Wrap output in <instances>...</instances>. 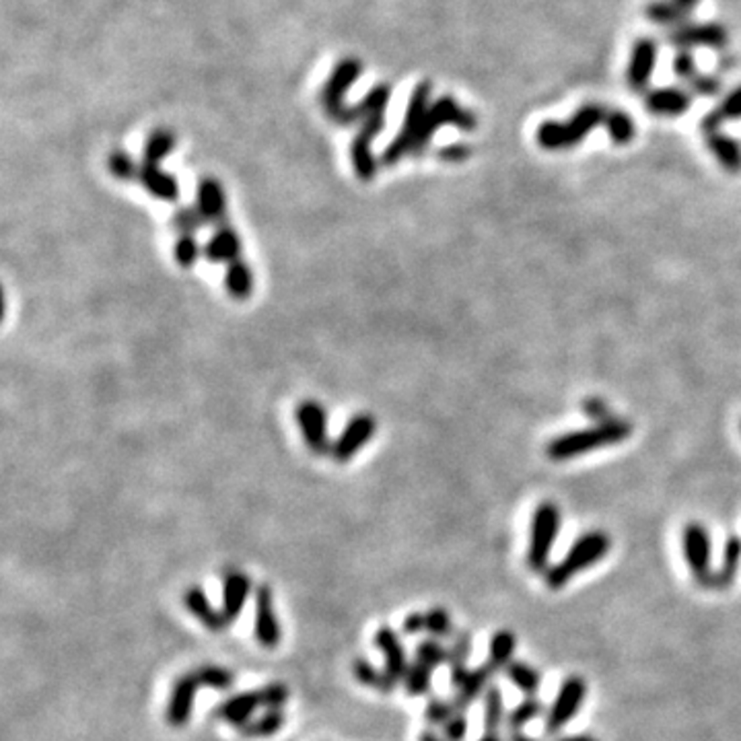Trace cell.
Segmentation results:
<instances>
[{"label": "cell", "instance_id": "obj_1", "mask_svg": "<svg viewBox=\"0 0 741 741\" xmlns=\"http://www.w3.org/2000/svg\"><path fill=\"white\" fill-rule=\"evenodd\" d=\"M632 434V424L622 418H611L606 423H595L590 429L565 433L546 445V455L552 462H567L579 455L591 454L603 447L618 445Z\"/></svg>", "mask_w": 741, "mask_h": 741}, {"label": "cell", "instance_id": "obj_2", "mask_svg": "<svg viewBox=\"0 0 741 741\" xmlns=\"http://www.w3.org/2000/svg\"><path fill=\"white\" fill-rule=\"evenodd\" d=\"M611 550V537L601 529L587 531V534L579 536L573 546L569 548V552L565 554V558L556 565H550V569L544 573V581L550 590L558 591L562 587H567L573 579L583 573V570L591 569L598 565V562Z\"/></svg>", "mask_w": 741, "mask_h": 741}, {"label": "cell", "instance_id": "obj_3", "mask_svg": "<svg viewBox=\"0 0 741 741\" xmlns=\"http://www.w3.org/2000/svg\"><path fill=\"white\" fill-rule=\"evenodd\" d=\"M606 116L608 110L600 103H587V106L579 108L567 122L548 120V122L539 124L536 130V142L544 151H570L577 144H581L593 128L606 122Z\"/></svg>", "mask_w": 741, "mask_h": 741}, {"label": "cell", "instance_id": "obj_4", "mask_svg": "<svg viewBox=\"0 0 741 741\" xmlns=\"http://www.w3.org/2000/svg\"><path fill=\"white\" fill-rule=\"evenodd\" d=\"M431 95H433V85L429 83V80L418 83L414 87V91L410 93L404 122H402V128H400L396 139H393L388 147L383 149L381 157H380L381 165L393 167V165H398L402 159L412 155L416 134H418V130H421L423 120L426 116V111H429V108H431Z\"/></svg>", "mask_w": 741, "mask_h": 741}, {"label": "cell", "instance_id": "obj_5", "mask_svg": "<svg viewBox=\"0 0 741 741\" xmlns=\"http://www.w3.org/2000/svg\"><path fill=\"white\" fill-rule=\"evenodd\" d=\"M560 523L562 515L558 506L550 501L537 505L534 517H531L529 546L526 554L527 567L529 570H534V573L544 575L546 570L550 569V554L556 544V537H558Z\"/></svg>", "mask_w": 741, "mask_h": 741}, {"label": "cell", "instance_id": "obj_6", "mask_svg": "<svg viewBox=\"0 0 741 741\" xmlns=\"http://www.w3.org/2000/svg\"><path fill=\"white\" fill-rule=\"evenodd\" d=\"M443 126H455V128H462V130H465V132H470L478 126V120L470 110L459 106V103L451 98V95H443V98L434 99L423 120L421 130H418V134H416L414 149H412L414 157L424 152V149L431 144L434 132H437Z\"/></svg>", "mask_w": 741, "mask_h": 741}, {"label": "cell", "instance_id": "obj_7", "mask_svg": "<svg viewBox=\"0 0 741 741\" xmlns=\"http://www.w3.org/2000/svg\"><path fill=\"white\" fill-rule=\"evenodd\" d=\"M682 552L684 558H686V565L690 569L694 581L704 587V590H711L713 581V539L708 529L698 521L686 523V527L682 531Z\"/></svg>", "mask_w": 741, "mask_h": 741}, {"label": "cell", "instance_id": "obj_8", "mask_svg": "<svg viewBox=\"0 0 741 741\" xmlns=\"http://www.w3.org/2000/svg\"><path fill=\"white\" fill-rule=\"evenodd\" d=\"M585 698H587V682L581 675H569V678L560 684L550 708L546 711L544 721L546 736H558V733L575 719L579 711H581Z\"/></svg>", "mask_w": 741, "mask_h": 741}, {"label": "cell", "instance_id": "obj_9", "mask_svg": "<svg viewBox=\"0 0 741 741\" xmlns=\"http://www.w3.org/2000/svg\"><path fill=\"white\" fill-rule=\"evenodd\" d=\"M295 421L299 424L301 437L309 451L316 455H326L332 451V443L328 437V412L316 400H303L295 408Z\"/></svg>", "mask_w": 741, "mask_h": 741}, {"label": "cell", "instance_id": "obj_10", "mask_svg": "<svg viewBox=\"0 0 741 741\" xmlns=\"http://www.w3.org/2000/svg\"><path fill=\"white\" fill-rule=\"evenodd\" d=\"M667 42L675 50H694V47H711V50H723L729 44L727 29L719 23H686L675 27L667 34Z\"/></svg>", "mask_w": 741, "mask_h": 741}, {"label": "cell", "instance_id": "obj_11", "mask_svg": "<svg viewBox=\"0 0 741 741\" xmlns=\"http://www.w3.org/2000/svg\"><path fill=\"white\" fill-rule=\"evenodd\" d=\"M375 431H377V423L370 414L362 412V414L352 416L350 421L346 423L342 433L338 434V439L332 443V451H329V455H332L334 462H338V464L350 462V459L357 455L370 439H373Z\"/></svg>", "mask_w": 741, "mask_h": 741}, {"label": "cell", "instance_id": "obj_12", "mask_svg": "<svg viewBox=\"0 0 741 741\" xmlns=\"http://www.w3.org/2000/svg\"><path fill=\"white\" fill-rule=\"evenodd\" d=\"M256 620H254V634L256 641L262 644L264 649H277L280 641H283V628H280L278 616L274 611V600L270 585H260L256 590Z\"/></svg>", "mask_w": 741, "mask_h": 741}, {"label": "cell", "instance_id": "obj_13", "mask_svg": "<svg viewBox=\"0 0 741 741\" xmlns=\"http://www.w3.org/2000/svg\"><path fill=\"white\" fill-rule=\"evenodd\" d=\"M657 54L659 47L655 44V39L651 37H641L639 42L632 46L631 60H628L626 68V83L634 93H642L649 89L651 77H653L655 72Z\"/></svg>", "mask_w": 741, "mask_h": 741}, {"label": "cell", "instance_id": "obj_14", "mask_svg": "<svg viewBox=\"0 0 741 741\" xmlns=\"http://www.w3.org/2000/svg\"><path fill=\"white\" fill-rule=\"evenodd\" d=\"M200 688V684L196 680L194 672L183 673L175 680L172 694H169L165 719L172 727L180 729L188 725L192 719V713H194V703H196V692Z\"/></svg>", "mask_w": 741, "mask_h": 741}, {"label": "cell", "instance_id": "obj_15", "mask_svg": "<svg viewBox=\"0 0 741 741\" xmlns=\"http://www.w3.org/2000/svg\"><path fill=\"white\" fill-rule=\"evenodd\" d=\"M373 642H375V649L381 651L385 657L383 670L388 672L390 678L396 684L404 682L410 663H408V655H406L404 644H402L400 634L393 631L391 626H380L373 636Z\"/></svg>", "mask_w": 741, "mask_h": 741}, {"label": "cell", "instance_id": "obj_16", "mask_svg": "<svg viewBox=\"0 0 741 741\" xmlns=\"http://www.w3.org/2000/svg\"><path fill=\"white\" fill-rule=\"evenodd\" d=\"M694 95L682 87H662L644 95V108L657 118H680L692 108Z\"/></svg>", "mask_w": 741, "mask_h": 741}, {"label": "cell", "instance_id": "obj_17", "mask_svg": "<svg viewBox=\"0 0 741 741\" xmlns=\"http://www.w3.org/2000/svg\"><path fill=\"white\" fill-rule=\"evenodd\" d=\"M241 237L237 229L227 221H223L219 224H214V231L211 239L206 241L204 245V256L211 264H231L239 260L241 256Z\"/></svg>", "mask_w": 741, "mask_h": 741}, {"label": "cell", "instance_id": "obj_18", "mask_svg": "<svg viewBox=\"0 0 741 741\" xmlns=\"http://www.w3.org/2000/svg\"><path fill=\"white\" fill-rule=\"evenodd\" d=\"M196 211L204 223L219 224L227 221V194L219 180L214 177H203L196 188Z\"/></svg>", "mask_w": 741, "mask_h": 741}, {"label": "cell", "instance_id": "obj_19", "mask_svg": "<svg viewBox=\"0 0 741 741\" xmlns=\"http://www.w3.org/2000/svg\"><path fill=\"white\" fill-rule=\"evenodd\" d=\"M260 706H262L260 690H245V692H237V694H231L229 698H224L223 703L214 706L213 715L219 721L229 723L237 729L249 719H254V713Z\"/></svg>", "mask_w": 741, "mask_h": 741}, {"label": "cell", "instance_id": "obj_20", "mask_svg": "<svg viewBox=\"0 0 741 741\" xmlns=\"http://www.w3.org/2000/svg\"><path fill=\"white\" fill-rule=\"evenodd\" d=\"M136 182H139L152 198L161 200V203L173 204L177 203V198H180V183H177L175 175L167 173L165 169H161V165L144 163L142 161Z\"/></svg>", "mask_w": 741, "mask_h": 741}, {"label": "cell", "instance_id": "obj_21", "mask_svg": "<svg viewBox=\"0 0 741 741\" xmlns=\"http://www.w3.org/2000/svg\"><path fill=\"white\" fill-rule=\"evenodd\" d=\"M252 593V579L241 570H229L223 579V614L227 622L233 624L241 616L245 608V601Z\"/></svg>", "mask_w": 741, "mask_h": 741}, {"label": "cell", "instance_id": "obj_22", "mask_svg": "<svg viewBox=\"0 0 741 741\" xmlns=\"http://www.w3.org/2000/svg\"><path fill=\"white\" fill-rule=\"evenodd\" d=\"M183 603L192 616H194L200 624H204L211 632H223L229 626L227 618H224L223 610H214V606L208 600L203 587L192 585L183 593Z\"/></svg>", "mask_w": 741, "mask_h": 741}, {"label": "cell", "instance_id": "obj_23", "mask_svg": "<svg viewBox=\"0 0 741 741\" xmlns=\"http://www.w3.org/2000/svg\"><path fill=\"white\" fill-rule=\"evenodd\" d=\"M495 673L496 672L488 663H482L478 667H474V670H470L468 678H465V682L462 684V686L455 690L454 703H455L459 713H465L474 703H476L480 696L486 694V690L493 686L490 682H493Z\"/></svg>", "mask_w": 741, "mask_h": 741}, {"label": "cell", "instance_id": "obj_24", "mask_svg": "<svg viewBox=\"0 0 741 741\" xmlns=\"http://www.w3.org/2000/svg\"><path fill=\"white\" fill-rule=\"evenodd\" d=\"M741 567V537L739 536H729L725 539L723 546V558L721 567L713 573L711 590H729V587L736 583L737 573Z\"/></svg>", "mask_w": 741, "mask_h": 741}, {"label": "cell", "instance_id": "obj_25", "mask_svg": "<svg viewBox=\"0 0 741 741\" xmlns=\"http://www.w3.org/2000/svg\"><path fill=\"white\" fill-rule=\"evenodd\" d=\"M472 653V634L468 631H462L457 632L454 639H451L449 644V675H451V686L455 690L462 686L468 678L470 673V667H468V659Z\"/></svg>", "mask_w": 741, "mask_h": 741}, {"label": "cell", "instance_id": "obj_26", "mask_svg": "<svg viewBox=\"0 0 741 741\" xmlns=\"http://www.w3.org/2000/svg\"><path fill=\"white\" fill-rule=\"evenodd\" d=\"M706 136V149L711 151V155L719 161V165L729 173H739L741 172V144L731 139V136L723 134L721 130L708 132Z\"/></svg>", "mask_w": 741, "mask_h": 741}, {"label": "cell", "instance_id": "obj_27", "mask_svg": "<svg viewBox=\"0 0 741 741\" xmlns=\"http://www.w3.org/2000/svg\"><path fill=\"white\" fill-rule=\"evenodd\" d=\"M736 120H741V87L733 89L729 95H725V99L719 103V106L708 111V114L703 118L700 128H703L704 134L716 132V130H721L723 124L736 122Z\"/></svg>", "mask_w": 741, "mask_h": 741}, {"label": "cell", "instance_id": "obj_28", "mask_svg": "<svg viewBox=\"0 0 741 741\" xmlns=\"http://www.w3.org/2000/svg\"><path fill=\"white\" fill-rule=\"evenodd\" d=\"M224 288L237 301H245L254 293V270L244 257L227 264L224 270Z\"/></svg>", "mask_w": 741, "mask_h": 741}, {"label": "cell", "instance_id": "obj_29", "mask_svg": "<svg viewBox=\"0 0 741 741\" xmlns=\"http://www.w3.org/2000/svg\"><path fill=\"white\" fill-rule=\"evenodd\" d=\"M352 675L357 678V682L362 684V686L373 688L377 692H381V694H391L398 686V684L390 678L388 672L380 670V667H375L369 659L362 657H357L352 662Z\"/></svg>", "mask_w": 741, "mask_h": 741}, {"label": "cell", "instance_id": "obj_30", "mask_svg": "<svg viewBox=\"0 0 741 741\" xmlns=\"http://www.w3.org/2000/svg\"><path fill=\"white\" fill-rule=\"evenodd\" d=\"M644 15L651 23L662 27H682L686 26L690 19V13L684 11L682 6H678L673 0H651V3L644 6Z\"/></svg>", "mask_w": 741, "mask_h": 741}, {"label": "cell", "instance_id": "obj_31", "mask_svg": "<svg viewBox=\"0 0 741 741\" xmlns=\"http://www.w3.org/2000/svg\"><path fill=\"white\" fill-rule=\"evenodd\" d=\"M287 715L283 708L278 711H264V715L256 716V719H249L247 723L237 727V733L241 737L247 739H260V737H270L274 733H278L285 727Z\"/></svg>", "mask_w": 741, "mask_h": 741}, {"label": "cell", "instance_id": "obj_32", "mask_svg": "<svg viewBox=\"0 0 741 741\" xmlns=\"http://www.w3.org/2000/svg\"><path fill=\"white\" fill-rule=\"evenodd\" d=\"M515 649H517V636L511 631H506V628H501V631H496L490 636L486 663L493 667L495 672L505 670V667L513 662Z\"/></svg>", "mask_w": 741, "mask_h": 741}, {"label": "cell", "instance_id": "obj_33", "mask_svg": "<svg viewBox=\"0 0 741 741\" xmlns=\"http://www.w3.org/2000/svg\"><path fill=\"white\" fill-rule=\"evenodd\" d=\"M505 675L515 688H519L526 696H536V692L542 688V673L534 665L526 662H513L505 667Z\"/></svg>", "mask_w": 741, "mask_h": 741}, {"label": "cell", "instance_id": "obj_34", "mask_svg": "<svg viewBox=\"0 0 741 741\" xmlns=\"http://www.w3.org/2000/svg\"><path fill=\"white\" fill-rule=\"evenodd\" d=\"M544 715V704L537 696H526L519 704H515L509 713H506V729L509 731H523L529 723Z\"/></svg>", "mask_w": 741, "mask_h": 741}, {"label": "cell", "instance_id": "obj_35", "mask_svg": "<svg viewBox=\"0 0 741 741\" xmlns=\"http://www.w3.org/2000/svg\"><path fill=\"white\" fill-rule=\"evenodd\" d=\"M503 725H506L503 690L493 684L485 694V729L486 733H498Z\"/></svg>", "mask_w": 741, "mask_h": 741}, {"label": "cell", "instance_id": "obj_36", "mask_svg": "<svg viewBox=\"0 0 741 741\" xmlns=\"http://www.w3.org/2000/svg\"><path fill=\"white\" fill-rule=\"evenodd\" d=\"M603 126H606L610 141L614 144H628V142H632L636 136L634 120L631 118V114H626V111H622V110L608 111Z\"/></svg>", "mask_w": 741, "mask_h": 741}, {"label": "cell", "instance_id": "obj_37", "mask_svg": "<svg viewBox=\"0 0 741 741\" xmlns=\"http://www.w3.org/2000/svg\"><path fill=\"white\" fill-rule=\"evenodd\" d=\"M173 149H175V136H173V132H169V130H155V132H152V134L149 136L147 142H144L142 161H144V163L159 165L161 161L172 155Z\"/></svg>", "mask_w": 741, "mask_h": 741}, {"label": "cell", "instance_id": "obj_38", "mask_svg": "<svg viewBox=\"0 0 741 741\" xmlns=\"http://www.w3.org/2000/svg\"><path fill=\"white\" fill-rule=\"evenodd\" d=\"M433 672L429 665H424L421 662H414L410 663L408 667V673L404 678V688H406V694L412 696V698H421L426 696L431 692L433 686Z\"/></svg>", "mask_w": 741, "mask_h": 741}, {"label": "cell", "instance_id": "obj_39", "mask_svg": "<svg viewBox=\"0 0 741 741\" xmlns=\"http://www.w3.org/2000/svg\"><path fill=\"white\" fill-rule=\"evenodd\" d=\"M200 254H204V247H200L196 235H192V233H177L173 256L180 268H194Z\"/></svg>", "mask_w": 741, "mask_h": 741}, {"label": "cell", "instance_id": "obj_40", "mask_svg": "<svg viewBox=\"0 0 741 741\" xmlns=\"http://www.w3.org/2000/svg\"><path fill=\"white\" fill-rule=\"evenodd\" d=\"M194 675L200 686L213 690H231L235 684V675L227 667L221 665H203L194 670Z\"/></svg>", "mask_w": 741, "mask_h": 741}, {"label": "cell", "instance_id": "obj_41", "mask_svg": "<svg viewBox=\"0 0 741 741\" xmlns=\"http://www.w3.org/2000/svg\"><path fill=\"white\" fill-rule=\"evenodd\" d=\"M424 618H426V632L431 634V639L445 641L455 636L454 618H451L445 608H431L429 611H424Z\"/></svg>", "mask_w": 741, "mask_h": 741}, {"label": "cell", "instance_id": "obj_42", "mask_svg": "<svg viewBox=\"0 0 741 741\" xmlns=\"http://www.w3.org/2000/svg\"><path fill=\"white\" fill-rule=\"evenodd\" d=\"M414 662H421L424 665H429L431 670H437V667L449 662V647H445V644L437 639H424L418 642V647L414 651Z\"/></svg>", "mask_w": 741, "mask_h": 741}, {"label": "cell", "instance_id": "obj_43", "mask_svg": "<svg viewBox=\"0 0 741 741\" xmlns=\"http://www.w3.org/2000/svg\"><path fill=\"white\" fill-rule=\"evenodd\" d=\"M108 169H110L111 175L118 177V180L132 182V180H136V177H139L141 165L134 163V161L128 157L126 152L116 151V152H111L110 159H108Z\"/></svg>", "mask_w": 741, "mask_h": 741}, {"label": "cell", "instance_id": "obj_44", "mask_svg": "<svg viewBox=\"0 0 741 741\" xmlns=\"http://www.w3.org/2000/svg\"><path fill=\"white\" fill-rule=\"evenodd\" d=\"M457 711V706L454 700H443V698H433L429 700V704L424 708V719L429 721V725H434V727H443L451 716H454Z\"/></svg>", "mask_w": 741, "mask_h": 741}, {"label": "cell", "instance_id": "obj_45", "mask_svg": "<svg viewBox=\"0 0 741 741\" xmlns=\"http://www.w3.org/2000/svg\"><path fill=\"white\" fill-rule=\"evenodd\" d=\"M260 698L266 711H278V708H283L288 703L291 690H288V686L283 682H272L260 688Z\"/></svg>", "mask_w": 741, "mask_h": 741}, {"label": "cell", "instance_id": "obj_46", "mask_svg": "<svg viewBox=\"0 0 741 741\" xmlns=\"http://www.w3.org/2000/svg\"><path fill=\"white\" fill-rule=\"evenodd\" d=\"M204 219L200 216V213L194 208H180L173 214V227L177 233H192V235H196V233L204 227Z\"/></svg>", "mask_w": 741, "mask_h": 741}, {"label": "cell", "instance_id": "obj_47", "mask_svg": "<svg viewBox=\"0 0 741 741\" xmlns=\"http://www.w3.org/2000/svg\"><path fill=\"white\" fill-rule=\"evenodd\" d=\"M672 70H673L675 77L682 78V80H686V83H690L692 78L700 75L698 68H696L694 56H692V52H688V50H680L678 54L673 56Z\"/></svg>", "mask_w": 741, "mask_h": 741}, {"label": "cell", "instance_id": "obj_48", "mask_svg": "<svg viewBox=\"0 0 741 741\" xmlns=\"http://www.w3.org/2000/svg\"><path fill=\"white\" fill-rule=\"evenodd\" d=\"M441 729H443V737H445L447 741H464L465 736H468V729H470L468 715L455 713L445 725H443Z\"/></svg>", "mask_w": 741, "mask_h": 741}, {"label": "cell", "instance_id": "obj_49", "mask_svg": "<svg viewBox=\"0 0 741 741\" xmlns=\"http://www.w3.org/2000/svg\"><path fill=\"white\" fill-rule=\"evenodd\" d=\"M692 95H700V98H713L721 91L719 77L713 75H698L688 83Z\"/></svg>", "mask_w": 741, "mask_h": 741}, {"label": "cell", "instance_id": "obj_50", "mask_svg": "<svg viewBox=\"0 0 741 741\" xmlns=\"http://www.w3.org/2000/svg\"><path fill=\"white\" fill-rule=\"evenodd\" d=\"M583 412H585V416L587 418H591L593 421V424L595 423H606V421H611V410H610V406L606 404V402H603L601 398H595V396H591V398H587L585 402H583Z\"/></svg>", "mask_w": 741, "mask_h": 741}, {"label": "cell", "instance_id": "obj_51", "mask_svg": "<svg viewBox=\"0 0 741 741\" xmlns=\"http://www.w3.org/2000/svg\"><path fill=\"white\" fill-rule=\"evenodd\" d=\"M437 155L441 161H447V163H462V161L472 155V149L468 144H449V147H443Z\"/></svg>", "mask_w": 741, "mask_h": 741}, {"label": "cell", "instance_id": "obj_52", "mask_svg": "<svg viewBox=\"0 0 741 741\" xmlns=\"http://www.w3.org/2000/svg\"><path fill=\"white\" fill-rule=\"evenodd\" d=\"M402 631L406 634H421L426 631V618L421 611H412L404 618V624H402Z\"/></svg>", "mask_w": 741, "mask_h": 741}, {"label": "cell", "instance_id": "obj_53", "mask_svg": "<svg viewBox=\"0 0 741 741\" xmlns=\"http://www.w3.org/2000/svg\"><path fill=\"white\" fill-rule=\"evenodd\" d=\"M554 741H600V739L585 736V733H573V736H558Z\"/></svg>", "mask_w": 741, "mask_h": 741}, {"label": "cell", "instance_id": "obj_54", "mask_svg": "<svg viewBox=\"0 0 741 741\" xmlns=\"http://www.w3.org/2000/svg\"><path fill=\"white\" fill-rule=\"evenodd\" d=\"M506 741H539V739L527 736L526 731H509V737H506Z\"/></svg>", "mask_w": 741, "mask_h": 741}, {"label": "cell", "instance_id": "obj_55", "mask_svg": "<svg viewBox=\"0 0 741 741\" xmlns=\"http://www.w3.org/2000/svg\"><path fill=\"white\" fill-rule=\"evenodd\" d=\"M675 5L678 6H682L684 11H688V13H692L694 9H698V5H700V0H673Z\"/></svg>", "mask_w": 741, "mask_h": 741}, {"label": "cell", "instance_id": "obj_56", "mask_svg": "<svg viewBox=\"0 0 741 741\" xmlns=\"http://www.w3.org/2000/svg\"><path fill=\"white\" fill-rule=\"evenodd\" d=\"M418 741H447V739L443 737V736H437V733H434V731L426 729V731L421 733V737H418Z\"/></svg>", "mask_w": 741, "mask_h": 741}, {"label": "cell", "instance_id": "obj_57", "mask_svg": "<svg viewBox=\"0 0 741 741\" xmlns=\"http://www.w3.org/2000/svg\"><path fill=\"white\" fill-rule=\"evenodd\" d=\"M476 741H505L501 736H498V733H485V736H482L480 739H476Z\"/></svg>", "mask_w": 741, "mask_h": 741}, {"label": "cell", "instance_id": "obj_58", "mask_svg": "<svg viewBox=\"0 0 741 741\" xmlns=\"http://www.w3.org/2000/svg\"><path fill=\"white\" fill-rule=\"evenodd\" d=\"M739 429H741V423H739Z\"/></svg>", "mask_w": 741, "mask_h": 741}]
</instances>
